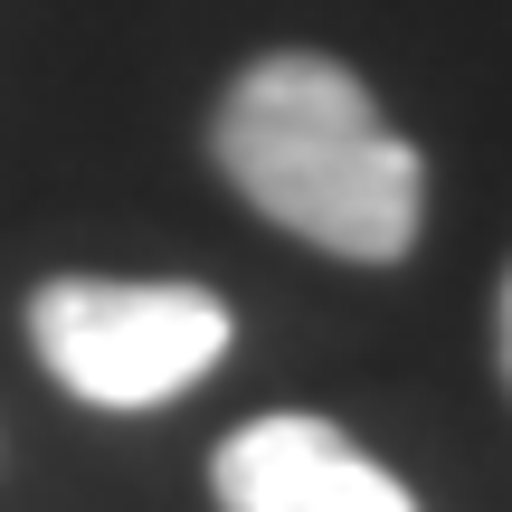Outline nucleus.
<instances>
[{"mask_svg":"<svg viewBox=\"0 0 512 512\" xmlns=\"http://www.w3.org/2000/svg\"><path fill=\"white\" fill-rule=\"evenodd\" d=\"M29 342L86 408H162L219 370L228 304L171 275H48L29 294Z\"/></svg>","mask_w":512,"mask_h":512,"instance_id":"2","label":"nucleus"},{"mask_svg":"<svg viewBox=\"0 0 512 512\" xmlns=\"http://www.w3.org/2000/svg\"><path fill=\"white\" fill-rule=\"evenodd\" d=\"M209 494L228 512H418V494L380 456H361L332 418H294V408L247 418L209 456Z\"/></svg>","mask_w":512,"mask_h":512,"instance_id":"3","label":"nucleus"},{"mask_svg":"<svg viewBox=\"0 0 512 512\" xmlns=\"http://www.w3.org/2000/svg\"><path fill=\"white\" fill-rule=\"evenodd\" d=\"M219 171L256 219L294 228L332 256H361V266H399L427 219L418 143L380 124L370 86L342 57H313V48H275L228 86Z\"/></svg>","mask_w":512,"mask_h":512,"instance_id":"1","label":"nucleus"},{"mask_svg":"<svg viewBox=\"0 0 512 512\" xmlns=\"http://www.w3.org/2000/svg\"><path fill=\"white\" fill-rule=\"evenodd\" d=\"M503 370H512V275H503Z\"/></svg>","mask_w":512,"mask_h":512,"instance_id":"4","label":"nucleus"}]
</instances>
